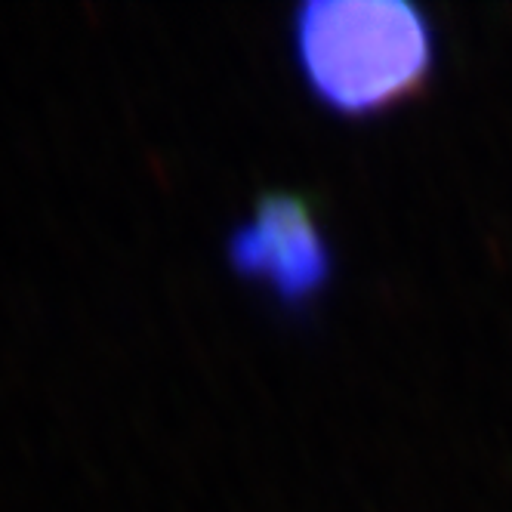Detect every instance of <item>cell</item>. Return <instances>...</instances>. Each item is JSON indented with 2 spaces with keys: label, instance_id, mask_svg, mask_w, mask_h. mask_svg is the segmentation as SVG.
Returning <instances> with one entry per match:
<instances>
[{
  "label": "cell",
  "instance_id": "1",
  "mask_svg": "<svg viewBox=\"0 0 512 512\" xmlns=\"http://www.w3.org/2000/svg\"><path fill=\"white\" fill-rule=\"evenodd\" d=\"M287 50L324 112L364 121L423 93L435 68V31L405 0H306L290 10Z\"/></svg>",
  "mask_w": 512,
  "mask_h": 512
},
{
  "label": "cell",
  "instance_id": "2",
  "mask_svg": "<svg viewBox=\"0 0 512 512\" xmlns=\"http://www.w3.org/2000/svg\"><path fill=\"white\" fill-rule=\"evenodd\" d=\"M232 278L263 294L281 315H306L334 281V247L318 201L297 189H263L226 232Z\"/></svg>",
  "mask_w": 512,
  "mask_h": 512
}]
</instances>
